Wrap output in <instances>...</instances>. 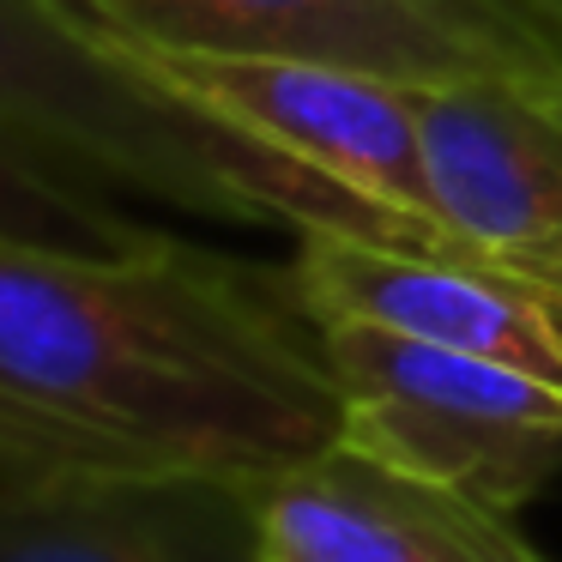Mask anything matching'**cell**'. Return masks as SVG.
Masks as SVG:
<instances>
[{
  "label": "cell",
  "instance_id": "52a82bcc",
  "mask_svg": "<svg viewBox=\"0 0 562 562\" xmlns=\"http://www.w3.org/2000/svg\"><path fill=\"white\" fill-rule=\"evenodd\" d=\"M291 279L308 315L363 321L424 345L514 363L562 387V303L490 260H441L363 236H296Z\"/></svg>",
  "mask_w": 562,
  "mask_h": 562
},
{
  "label": "cell",
  "instance_id": "7a4b0ae2",
  "mask_svg": "<svg viewBox=\"0 0 562 562\" xmlns=\"http://www.w3.org/2000/svg\"><path fill=\"white\" fill-rule=\"evenodd\" d=\"M0 139L110 194H139L236 231H291V243L339 231L472 260L424 224L176 98L115 55V43L67 0H0Z\"/></svg>",
  "mask_w": 562,
  "mask_h": 562
},
{
  "label": "cell",
  "instance_id": "ba28073f",
  "mask_svg": "<svg viewBox=\"0 0 562 562\" xmlns=\"http://www.w3.org/2000/svg\"><path fill=\"white\" fill-rule=\"evenodd\" d=\"M0 562H267V508L231 472L0 484Z\"/></svg>",
  "mask_w": 562,
  "mask_h": 562
},
{
  "label": "cell",
  "instance_id": "6da1fadb",
  "mask_svg": "<svg viewBox=\"0 0 562 562\" xmlns=\"http://www.w3.org/2000/svg\"><path fill=\"white\" fill-rule=\"evenodd\" d=\"M345 441L327 333L291 260L164 231L134 255L0 243V484L267 477Z\"/></svg>",
  "mask_w": 562,
  "mask_h": 562
},
{
  "label": "cell",
  "instance_id": "8fae6325",
  "mask_svg": "<svg viewBox=\"0 0 562 562\" xmlns=\"http://www.w3.org/2000/svg\"><path fill=\"white\" fill-rule=\"evenodd\" d=\"M502 7H514L526 25H538V31H544V37L562 49V0H502Z\"/></svg>",
  "mask_w": 562,
  "mask_h": 562
},
{
  "label": "cell",
  "instance_id": "5b68a950",
  "mask_svg": "<svg viewBox=\"0 0 562 562\" xmlns=\"http://www.w3.org/2000/svg\"><path fill=\"white\" fill-rule=\"evenodd\" d=\"M115 37L218 55H308L405 86L562 74V49L502 0H67Z\"/></svg>",
  "mask_w": 562,
  "mask_h": 562
},
{
  "label": "cell",
  "instance_id": "30bf717a",
  "mask_svg": "<svg viewBox=\"0 0 562 562\" xmlns=\"http://www.w3.org/2000/svg\"><path fill=\"white\" fill-rule=\"evenodd\" d=\"M158 236V224L134 218L110 188L79 182L19 151L13 139H0V243L67 248V255H134Z\"/></svg>",
  "mask_w": 562,
  "mask_h": 562
},
{
  "label": "cell",
  "instance_id": "3957f363",
  "mask_svg": "<svg viewBox=\"0 0 562 562\" xmlns=\"http://www.w3.org/2000/svg\"><path fill=\"white\" fill-rule=\"evenodd\" d=\"M345 441L448 484L496 514L526 508L562 472V387L472 351L327 321Z\"/></svg>",
  "mask_w": 562,
  "mask_h": 562
},
{
  "label": "cell",
  "instance_id": "9c48e42d",
  "mask_svg": "<svg viewBox=\"0 0 562 562\" xmlns=\"http://www.w3.org/2000/svg\"><path fill=\"white\" fill-rule=\"evenodd\" d=\"M267 562H544L514 514L429 484L357 441L308 453L260 484Z\"/></svg>",
  "mask_w": 562,
  "mask_h": 562
},
{
  "label": "cell",
  "instance_id": "277c9868",
  "mask_svg": "<svg viewBox=\"0 0 562 562\" xmlns=\"http://www.w3.org/2000/svg\"><path fill=\"white\" fill-rule=\"evenodd\" d=\"M98 31L115 43V55H127L139 74L170 86L176 98L243 127L248 139H267L272 151L333 176L351 194L424 224L429 236H441L460 255L484 260L441 218L429 146H424V115H417V91L424 86L363 74V67H339V61H308V55L164 49V43L115 37L110 25H98Z\"/></svg>",
  "mask_w": 562,
  "mask_h": 562
},
{
  "label": "cell",
  "instance_id": "8992f818",
  "mask_svg": "<svg viewBox=\"0 0 562 562\" xmlns=\"http://www.w3.org/2000/svg\"><path fill=\"white\" fill-rule=\"evenodd\" d=\"M417 115L441 218L562 303V74L424 86Z\"/></svg>",
  "mask_w": 562,
  "mask_h": 562
}]
</instances>
